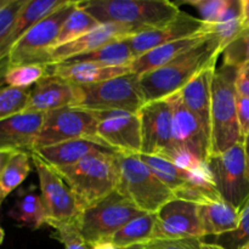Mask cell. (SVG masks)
Masks as SVG:
<instances>
[{
    "instance_id": "f35d334b",
    "label": "cell",
    "mask_w": 249,
    "mask_h": 249,
    "mask_svg": "<svg viewBox=\"0 0 249 249\" xmlns=\"http://www.w3.org/2000/svg\"><path fill=\"white\" fill-rule=\"evenodd\" d=\"M204 238L189 237L179 238V240H162V238H152L143 243L146 249H202Z\"/></svg>"
},
{
    "instance_id": "d4e9b609",
    "label": "cell",
    "mask_w": 249,
    "mask_h": 249,
    "mask_svg": "<svg viewBox=\"0 0 249 249\" xmlns=\"http://www.w3.org/2000/svg\"><path fill=\"white\" fill-rule=\"evenodd\" d=\"M237 208L223 201L198 206V218L203 238L206 236H218L236 230L240 220Z\"/></svg>"
},
{
    "instance_id": "4316f807",
    "label": "cell",
    "mask_w": 249,
    "mask_h": 249,
    "mask_svg": "<svg viewBox=\"0 0 249 249\" xmlns=\"http://www.w3.org/2000/svg\"><path fill=\"white\" fill-rule=\"evenodd\" d=\"M156 214L142 213L131 219L123 228L119 229L108 240L117 248L124 249L135 245H143L153 238Z\"/></svg>"
},
{
    "instance_id": "b9f144b4",
    "label": "cell",
    "mask_w": 249,
    "mask_h": 249,
    "mask_svg": "<svg viewBox=\"0 0 249 249\" xmlns=\"http://www.w3.org/2000/svg\"><path fill=\"white\" fill-rule=\"evenodd\" d=\"M237 118L241 135L245 139L249 133V99L237 94Z\"/></svg>"
},
{
    "instance_id": "44dd1931",
    "label": "cell",
    "mask_w": 249,
    "mask_h": 249,
    "mask_svg": "<svg viewBox=\"0 0 249 249\" xmlns=\"http://www.w3.org/2000/svg\"><path fill=\"white\" fill-rule=\"evenodd\" d=\"M215 68L216 66H212L202 71L180 91L182 102L187 109L198 119L209 141H211L212 80Z\"/></svg>"
},
{
    "instance_id": "2e32d148",
    "label": "cell",
    "mask_w": 249,
    "mask_h": 249,
    "mask_svg": "<svg viewBox=\"0 0 249 249\" xmlns=\"http://www.w3.org/2000/svg\"><path fill=\"white\" fill-rule=\"evenodd\" d=\"M168 100L173 108V133L177 147L187 151L199 160L208 162L211 141L198 119L185 106L180 92L172 95Z\"/></svg>"
},
{
    "instance_id": "9c48e42d",
    "label": "cell",
    "mask_w": 249,
    "mask_h": 249,
    "mask_svg": "<svg viewBox=\"0 0 249 249\" xmlns=\"http://www.w3.org/2000/svg\"><path fill=\"white\" fill-rule=\"evenodd\" d=\"M97 124L99 121L94 112L80 107H65L46 112L34 150L78 139L104 145L97 138Z\"/></svg>"
},
{
    "instance_id": "f546056e",
    "label": "cell",
    "mask_w": 249,
    "mask_h": 249,
    "mask_svg": "<svg viewBox=\"0 0 249 249\" xmlns=\"http://www.w3.org/2000/svg\"><path fill=\"white\" fill-rule=\"evenodd\" d=\"M140 160L148 167V169L173 191H177L180 187L186 185L187 182V172L178 168L174 163L158 156L139 155Z\"/></svg>"
},
{
    "instance_id": "f5cc1de1",
    "label": "cell",
    "mask_w": 249,
    "mask_h": 249,
    "mask_svg": "<svg viewBox=\"0 0 249 249\" xmlns=\"http://www.w3.org/2000/svg\"><path fill=\"white\" fill-rule=\"evenodd\" d=\"M4 238H5V231L2 230L1 228H0V245H1V243H2Z\"/></svg>"
},
{
    "instance_id": "5bb4252c",
    "label": "cell",
    "mask_w": 249,
    "mask_h": 249,
    "mask_svg": "<svg viewBox=\"0 0 249 249\" xmlns=\"http://www.w3.org/2000/svg\"><path fill=\"white\" fill-rule=\"evenodd\" d=\"M207 32H212V26L204 23L201 18H196V17L181 11L179 16L169 23L134 34V36L126 38L125 40L130 46L134 56L138 58L158 46L173 43V41L180 40V39L207 33Z\"/></svg>"
},
{
    "instance_id": "6da1fadb",
    "label": "cell",
    "mask_w": 249,
    "mask_h": 249,
    "mask_svg": "<svg viewBox=\"0 0 249 249\" xmlns=\"http://www.w3.org/2000/svg\"><path fill=\"white\" fill-rule=\"evenodd\" d=\"M221 53L223 49L220 43L212 32L198 46L167 65L140 75V87L145 101L164 100L180 92L202 71L216 66V61Z\"/></svg>"
},
{
    "instance_id": "7c38bea8",
    "label": "cell",
    "mask_w": 249,
    "mask_h": 249,
    "mask_svg": "<svg viewBox=\"0 0 249 249\" xmlns=\"http://www.w3.org/2000/svg\"><path fill=\"white\" fill-rule=\"evenodd\" d=\"M141 122V153L170 160L179 151L173 133V108L169 100L146 102L139 112Z\"/></svg>"
},
{
    "instance_id": "f6af8a7d",
    "label": "cell",
    "mask_w": 249,
    "mask_h": 249,
    "mask_svg": "<svg viewBox=\"0 0 249 249\" xmlns=\"http://www.w3.org/2000/svg\"><path fill=\"white\" fill-rule=\"evenodd\" d=\"M242 4V26L245 31H249V0H241Z\"/></svg>"
},
{
    "instance_id": "277c9868",
    "label": "cell",
    "mask_w": 249,
    "mask_h": 249,
    "mask_svg": "<svg viewBox=\"0 0 249 249\" xmlns=\"http://www.w3.org/2000/svg\"><path fill=\"white\" fill-rule=\"evenodd\" d=\"M56 170L77 197L82 209L111 195L118 185L117 152L95 153Z\"/></svg>"
},
{
    "instance_id": "ab89813d",
    "label": "cell",
    "mask_w": 249,
    "mask_h": 249,
    "mask_svg": "<svg viewBox=\"0 0 249 249\" xmlns=\"http://www.w3.org/2000/svg\"><path fill=\"white\" fill-rule=\"evenodd\" d=\"M187 181L195 186L202 187V189L218 191L215 179H214V175L207 160H202L196 168L187 172Z\"/></svg>"
},
{
    "instance_id": "681fc988",
    "label": "cell",
    "mask_w": 249,
    "mask_h": 249,
    "mask_svg": "<svg viewBox=\"0 0 249 249\" xmlns=\"http://www.w3.org/2000/svg\"><path fill=\"white\" fill-rule=\"evenodd\" d=\"M202 249H224L223 247H220V246L215 245V243H208L204 241L203 243V247H202Z\"/></svg>"
},
{
    "instance_id": "db71d44e",
    "label": "cell",
    "mask_w": 249,
    "mask_h": 249,
    "mask_svg": "<svg viewBox=\"0 0 249 249\" xmlns=\"http://www.w3.org/2000/svg\"><path fill=\"white\" fill-rule=\"evenodd\" d=\"M242 249H249V242H248V243H247V245H246V246H245V247H243Z\"/></svg>"
},
{
    "instance_id": "52a82bcc",
    "label": "cell",
    "mask_w": 249,
    "mask_h": 249,
    "mask_svg": "<svg viewBox=\"0 0 249 249\" xmlns=\"http://www.w3.org/2000/svg\"><path fill=\"white\" fill-rule=\"evenodd\" d=\"M78 107L89 111H121L139 113L146 104L140 77L134 73L105 82L79 85Z\"/></svg>"
},
{
    "instance_id": "1f68e13d",
    "label": "cell",
    "mask_w": 249,
    "mask_h": 249,
    "mask_svg": "<svg viewBox=\"0 0 249 249\" xmlns=\"http://www.w3.org/2000/svg\"><path fill=\"white\" fill-rule=\"evenodd\" d=\"M49 74V65H22L6 68L2 74V83L17 89H31L39 80Z\"/></svg>"
},
{
    "instance_id": "5b68a950",
    "label": "cell",
    "mask_w": 249,
    "mask_h": 249,
    "mask_svg": "<svg viewBox=\"0 0 249 249\" xmlns=\"http://www.w3.org/2000/svg\"><path fill=\"white\" fill-rule=\"evenodd\" d=\"M118 185L117 191L142 213L156 214L174 194L140 160L139 155L117 152Z\"/></svg>"
},
{
    "instance_id": "ee69618b",
    "label": "cell",
    "mask_w": 249,
    "mask_h": 249,
    "mask_svg": "<svg viewBox=\"0 0 249 249\" xmlns=\"http://www.w3.org/2000/svg\"><path fill=\"white\" fill-rule=\"evenodd\" d=\"M236 90L238 95L249 99V62L238 68L236 75Z\"/></svg>"
},
{
    "instance_id": "f907efd6",
    "label": "cell",
    "mask_w": 249,
    "mask_h": 249,
    "mask_svg": "<svg viewBox=\"0 0 249 249\" xmlns=\"http://www.w3.org/2000/svg\"><path fill=\"white\" fill-rule=\"evenodd\" d=\"M10 1H11V0H0V10H1L2 7L6 6Z\"/></svg>"
},
{
    "instance_id": "3957f363",
    "label": "cell",
    "mask_w": 249,
    "mask_h": 249,
    "mask_svg": "<svg viewBox=\"0 0 249 249\" xmlns=\"http://www.w3.org/2000/svg\"><path fill=\"white\" fill-rule=\"evenodd\" d=\"M78 5L100 23L125 24L139 32L164 26L181 12L168 0H91Z\"/></svg>"
},
{
    "instance_id": "74e56055",
    "label": "cell",
    "mask_w": 249,
    "mask_h": 249,
    "mask_svg": "<svg viewBox=\"0 0 249 249\" xmlns=\"http://www.w3.org/2000/svg\"><path fill=\"white\" fill-rule=\"evenodd\" d=\"M186 2L196 7L202 21L209 26H213L218 22L228 5V0H191Z\"/></svg>"
},
{
    "instance_id": "cb8c5ba5",
    "label": "cell",
    "mask_w": 249,
    "mask_h": 249,
    "mask_svg": "<svg viewBox=\"0 0 249 249\" xmlns=\"http://www.w3.org/2000/svg\"><path fill=\"white\" fill-rule=\"evenodd\" d=\"M211 33L212 32H207V33L190 36V38L180 39V40L164 44V45L158 46V48L143 53V55L136 58L130 65L131 73L140 77V75L145 74V73L150 72V71H153L156 68H160L162 66L167 65L170 61L175 60L177 57L184 55L185 53H187L191 49L196 48L199 44L203 43Z\"/></svg>"
},
{
    "instance_id": "d6a6232c",
    "label": "cell",
    "mask_w": 249,
    "mask_h": 249,
    "mask_svg": "<svg viewBox=\"0 0 249 249\" xmlns=\"http://www.w3.org/2000/svg\"><path fill=\"white\" fill-rule=\"evenodd\" d=\"M31 89H17L0 85V121L26 112Z\"/></svg>"
},
{
    "instance_id": "60d3db41",
    "label": "cell",
    "mask_w": 249,
    "mask_h": 249,
    "mask_svg": "<svg viewBox=\"0 0 249 249\" xmlns=\"http://www.w3.org/2000/svg\"><path fill=\"white\" fill-rule=\"evenodd\" d=\"M27 0H11L0 10V40L9 33Z\"/></svg>"
},
{
    "instance_id": "603a6c76",
    "label": "cell",
    "mask_w": 249,
    "mask_h": 249,
    "mask_svg": "<svg viewBox=\"0 0 249 249\" xmlns=\"http://www.w3.org/2000/svg\"><path fill=\"white\" fill-rule=\"evenodd\" d=\"M36 155L40 156L48 164L56 168H65L75 164L82 160L83 158L90 155L101 152H116L107 146L101 145L95 141L87 140V139H78V140H70L57 145L48 146L33 150Z\"/></svg>"
},
{
    "instance_id": "7a4b0ae2",
    "label": "cell",
    "mask_w": 249,
    "mask_h": 249,
    "mask_svg": "<svg viewBox=\"0 0 249 249\" xmlns=\"http://www.w3.org/2000/svg\"><path fill=\"white\" fill-rule=\"evenodd\" d=\"M238 68L223 63L212 80L211 151L209 158L243 143L237 118L236 75Z\"/></svg>"
},
{
    "instance_id": "c3c4849f",
    "label": "cell",
    "mask_w": 249,
    "mask_h": 249,
    "mask_svg": "<svg viewBox=\"0 0 249 249\" xmlns=\"http://www.w3.org/2000/svg\"><path fill=\"white\" fill-rule=\"evenodd\" d=\"M243 150H245L246 162H247V172H248V178H249V133L247 134V136L243 139Z\"/></svg>"
},
{
    "instance_id": "4dcf8cb0",
    "label": "cell",
    "mask_w": 249,
    "mask_h": 249,
    "mask_svg": "<svg viewBox=\"0 0 249 249\" xmlns=\"http://www.w3.org/2000/svg\"><path fill=\"white\" fill-rule=\"evenodd\" d=\"M102 23H100L96 18H94L84 9L77 5V7L71 12V15L63 23L60 34L57 36L56 46L63 45V44L75 40V39L85 36L89 32L94 31L95 28H97Z\"/></svg>"
},
{
    "instance_id": "836d02e7",
    "label": "cell",
    "mask_w": 249,
    "mask_h": 249,
    "mask_svg": "<svg viewBox=\"0 0 249 249\" xmlns=\"http://www.w3.org/2000/svg\"><path fill=\"white\" fill-rule=\"evenodd\" d=\"M249 242V201L240 213V220L236 230L218 236L212 243L224 249H242Z\"/></svg>"
},
{
    "instance_id": "d6986e66",
    "label": "cell",
    "mask_w": 249,
    "mask_h": 249,
    "mask_svg": "<svg viewBox=\"0 0 249 249\" xmlns=\"http://www.w3.org/2000/svg\"><path fill=\"white\" fill-rule=\"evenodd\" d=\"M44 116L41 112H23L0 121V151H33Z\"/></svg>"
},
{
    "instance_id": "8fae6325",
    "label": "cell",
    "mask_w": 249,
    "mask_h": 249,
    "mask_svg": "<svg viewBox=\"0 0 249 249\" xmlns=\"http://www.w3.org/2000/svg\"><path fill=\"white\" fill-rule=\"evenodd\" d=\"M208 164L221 198L242 211L249 201V178L243 143L213 156L208 160Z\"/></svg>"
},
{
    "instance_id": "7bdbcfd3",
    "label": "cell",
    "mask_w": 249,
    "mask_h": 249,
    "mask_svg": "<svg viewBox=\"0 0 249 249\" xmlns=\"http://www.w3.org/2000/svg\"><path fill=\"white\" fill-rule=\"evenodd\" d=\"M170 162L174 163L178 168L182 170H186V172H190L194 168H196L202 160H199L198 158L195 157L194 155H191L190 152L185 150H179L174 156L172 157Z\"/></svg>"
},
{
    "instance_id": "83f0119b",
    "label": "cell",
    "mask_w": 249,
    "mask_h": 249,
    "mask_svg": "<svg viewBox=\"0 0 249 249\" xmlns=\"http://www.w3.org/2000/svg\"><path fill=\"white\" fill-rule=\"evenodd\" d=\"M136 60L125 39L113 41L97 50L66 60L63 62H95L112 67H130Z\"/></svg>"
},
{
    "instance_id": "7dc6e473",
    "label": "cell",
    "mask_w": 249,
    "mask_h": 249,
    "mask_svg": "<svg viewBox=\"0 0 249 249\" xmlns=\"http://www.w3.org/2000/svg\"><path fill=\"white\" fill-rule=\"evenodd\" d=\"M91 249H119L109 241H99L91 246Z\"/></svg>"
},
{
    "instance_id": "ba28073f",
    "label": "cell",
    "mask_w": 249,
    "mask_h": 249,
    "mask_svg": "<svg viewBox=\"0 0 249 249\" xmlns=\"http://www.w3.org/2000/svg\"><path fill=\"white\" fill-rule=\"evenodd\" d=\"M140 214L142 212L116 190L101 201L83 209L77 223L80 233L91 247L99 241L108 240Z\"/></svg>"
},
{
    "instance_id": "8d00e7d4",
    "label": "cell",
    "mask_w": 249,
    "mask_h": 249,
    "mask_svg": "<svg viewBox=\"0 0 249 249\" xmlns=\"http://www.w3.org/2000/svg\"><path fill=\"white\" fill-rule=\"evenodd\" d=\"M225 65L240 68L249 62V31H243L242 34L223 51Z\"/></svg>"
},
{
    "instance_id": "bcb514c9",
    "label": "cell",
    "mask_w": 249,
    "mask_h": 249,
    "mask_svg": "<svg viewBox=\"0 0 249 249\" xmlns=\"http://www.w3.org/2000/svg\"><path fill=\"white\" fill-rule=\"evenodd\" d=\"M12 153L14 152H10V151H0V175H1L2 170L6 167L7 162H9L10 158H11Z\"/></svg>"
},
{
    "instance_id": "484cf974",
    "label": "cell",
    "mask_w": 249,
    "mask_h": 249,
    "mask_svg": "<svg viewBox=\"0 0 249 249\" xmlns=\"http://www.w3.org/2000/svg\"><path fill=\"white\" fill-rule=\"evenodd\" d=\"M9 216L19 225L27 226L32 230L46 225V211L41 195L36 194L34 189L19 192L14 206L9 211Z\"/></svg>"
},
{
    "instance_id": "ac0fdd59",
    "label": "cell",
    "mask_w": 249,
    "mask_h": 249,
    "mask_svg": "<svg viewBox=\"0 0 249 249\" xmlns=\"http://www.w3.org/2000/svg\"><path fill=\"white\" fill-rule=\"evenodd\" d=\"M79 85L49 73L31 89L26 112H46L65 107H78Z\"/></svg>"
},
{
    "instance_id": "f1b7e54d",
    "label": "cell",
    "mask_w": 249,
    "mask_h": 249,
    "mask_svg": "<svg viewBox=\"0 0 249 249\" xmlns=\"http://www.w3.org/2000/svg\"><path fill=\"white\" fill-rule=\"evenodd\" d=\"M31 152L16 151L12 153L6 167L0 175V206L6 197L16 190L31 173Z\"/></svg>"
},
{
    "instance_id": "7402d4cb",
    "label": "cell",
    "mask_w": 249,
    "mask_h": 249,
    "mask_svg": "<svg viewBox=\"0 0 249 249\" xmlns=\"http://www.w3.org/2000/svg\"><path fill=\"white\" fill-rule=\"evenodd\" d=\"M49 73L77 85H89L131 73L130 67H112L95 62H58L49 66Z\"/></svg>"
},
{
    "instance_id": "e0dca14e",
    "label": "cell",
    "mask_w": 249,
    "mask_h": 249,
    "mask_svg": "<svg viewBox=\"0 0 249 249\" xmlns=\"http://www.w3.org/2000/svg\"><path fill=\"white\" fill-rule=\"evenodd\" d=\"M138 33H140L138 29L130 26H125V24L102 23L101 26L87 33L85 36L53 48L50 53V65L63 62V61L75 57V56L91 53L107 44L126 39Z\"/></svg>"
},
{
    "instance_id": "8992f818",
    "label": "cell",
    "mask_w": 249,
    "mask_h": 249,
    "mask_svg": "<svg viewBox=\"0 0 249 249\" xmlns=\"http://www.w3.org/2000/svg\"><path fill=\"white\" fill-rule=\"evenodd\" d=\"M77 5L78 1H66L62 6L36 22L11 49L4 71L22 65L40 63L50 66L51 50L56 46L63 23Z\"/></svg>"
},
{
    "instance_id": "ffe728a7",
    "label": "cell",
    "mask_w": 249,
    "mask_h": 249,
    "mask_svg": "<svg viewBox=\"0 0 249 249\" xmlns=\"http://www.w3.org/2000/svg\"><path fill=\"white\" fill-rule=\"evenodd\" d=\"M67 0H27L19 11L16 21L12 24L9 33L0 40V82H2L4 67L6 58L15 44L36 23L50 15Z\"/></svg>"
},
{
    "instance_id": "e575fe53",
    "label": "cell",
    "mask_w": 249,
    "mask_h": 249,
    "mask_svg": "<svg viewBox=\"0 0 249 249\" xmlns=\"http://www.w3.org/2000/svg\"><path fill=\"white\" fill-rule=\"evenodd\" d=\"M49 226L55 230L53 237L65 246V249H91L80 233L77 221L56 223Z\"/></svg>"
},
{
    "instance_id": "816d5d0a",
    "label": "cell",
    "mask_w": 249,
    "mask_h": 249,
    "mask_svg": "<svg viewBox=\"0 0 249 249\" xmlns=\"http://www.w3.org/2000/svg\"><path fill=\"white\" fill-rule=\"evenodd\" d=\"M124 249H146V248L143 247V245H135V246H131V247L124 248Z\"/></svg>"
},
{
    "instance_id": "30bf717a",
    "label": "cell",
    "mask_w": 249,
    "mask_h": 249,
    "mask_svg": "<svg viewBox=\"0 0 249 249\" xmlns=\"http://www.w3.org/2000/svg\"><path fill=\"white\" fill-rule=\"evenodd\" d=\"M32 163L39 178L41 198L46 211V225L77 221L82 207L57 170L31 151Z\"/></svg>"
},
{
    "instance_id": "4fadbf2b",
    "label": "cell",
    "mask_w": 249,
    "mask_h": 249,
    "mask_svg": "<svg viewBox=\"0 0 249 249\" xmlns=\"http://www.w3.org/2000/svg\"><path fill=\"white\" fill-rule=\"evenodd\" d=\"M99 121L97 138L118 153L140 155L142 147L139 113L121 111H92Z\"/></svg>"
},
{
    "instance_id": "9a60e30c",
    "label": "cell",
    "mask_w": 249,
    "mask_h": 249,
    "mask_svg": "<svg viewBox=\"0 0 249 249\" xmlns=\"http://www.w3.org/2000/svg\"><path fill=\"white\" fill-rule=\"evenodd\" d=\"M189 237L203 238L198 206L182 199H170L156 213L153 238L179 240Z\"/></svg>"
},
{
    "instance_id": "d590c367",
    "label": "cell",
    "mask_w": 249,
    "mask_h": 249,
    "mask_svg": "<svg viewBox=\"0 0 249 249\" xmlns=\"http://www.w3.org/2000/svg\"><path fill=\"white\" fill-rule=\"evenodd\" d=\"M174 198L191 202V203L197 204V206H206V204L223 201L218 191L202 189V187L195 186L190 182H187L186 185L174 191Z\"/></svg>"
}]
</instances>
